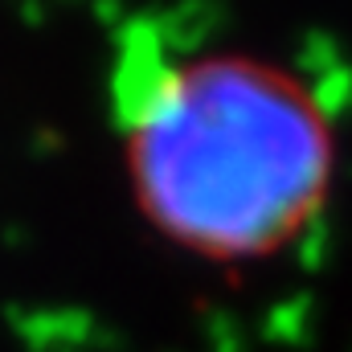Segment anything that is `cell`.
Segmentation results:
<instances>
[{
  "instance_id": "cell-1",
  "label": "cell",
  "mask_w": 352,
  "mask_h": 352,
  "mask_svg": "<svg viewBox=\"0 0 352 352\" xmlns=\"http://www.w3.org/2000/svg\"><path fill=\"white\" fill-rule=\"evenodd\" d=\"M123 127L144 213L173 242L221 258L299 234L332 176L316 98L242 54L152 66L123 90Z\"/></svg>"
}]
</instances>
